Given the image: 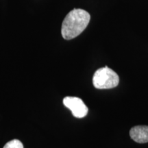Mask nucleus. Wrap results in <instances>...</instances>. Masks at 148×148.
I'll list each match as a JSON object with an SVG mask.
<instances>
[{
  "instance_id": "7ed1b4c3",
  "label": "nucleus",
  "mask_w": 148,
  "mask_h": 148,
  "mask_svg": "<svg viewBox=\"0 0 148 148\" xmlns=\"http://www.w3.org/2000/svg\"><path fill=\"white\" fill-rule=\"evenodd\" d=\"M64 105L71 111L76 118H83L88 114V109L82 99L76 97H66L63 99Z\"/></svg>"
},
{
  "instance_id": "39448f33",
  "label": "nucleus",
  "mask_w": 148,
  "mask_h": 148,
  "mask_svg": "<svg viewBox=\"0 0 148 148\" xmlns=\"http://www.w3.org/2000/svg\"><path fill=\"white\" fill-rule=\"evenodd\" d=\"M3 148H23V145L19 140L14 139L8 142Z\"/></svg>"
},
{
  "instance_id": "f257e3e1",
  "label": "nucleus",
  "mask_w": 148,
  "mask_h": 148,
  "mask_svg": "<svg viewBox=\"0 0 148 148\" xmlns=\"http://www.w3.org/2000/svg\"><path fill=\"white\" fill-rule=\"evenodd\" d=\"M90 19L87 11L79 8L70 11L62 24L61 34L63 38L71 40L79 36L87 27Z\"/></svg>"
},
{
  "instance_id": "f03ea898",
  "label": "nucleus",
  "mask_w": 148,
  "mask_h": 148,
  "mask_svg": "<svg viewBox=\"0 0 148 148\" xmlns=\"http://www.w3.org/2000/svg\"><path fill=\"white\" fill-rule=\"evenodd\" d=\"M119 75L108 66L97 69L92 77V84L98 89L114 88L119 84Z\"/></svg>"
},
{
  "instance_id": "20e7f679",
  "label": "nucleus",
  "mask_w": 148,
  "mask_h": 148,
  "mask_svg": "<svg viewBox=\"0 0 148 148\" xmlns=\"http://www.w3.org/2000/svg\"><path fill=\"white\" fill-rule=\"evenodd\" d=\"M130 136L135 142L145 143L148 142V126L137 125L132 127L130 130Z\"/></svg>"
}]
</instances>
